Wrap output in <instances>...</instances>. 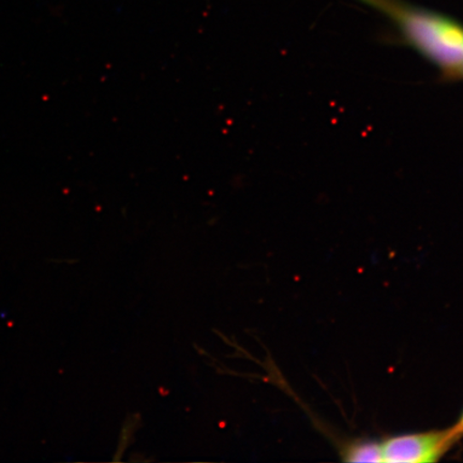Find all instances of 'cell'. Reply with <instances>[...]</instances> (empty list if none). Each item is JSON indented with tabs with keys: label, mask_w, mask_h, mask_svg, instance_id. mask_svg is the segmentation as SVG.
I'll list each match as a JSON object with an SVG mask.
<instances>
[{
	"label": "cell",
	"mask_w": 463,
	"mask_h": 463,
	"mask_svg": "<svg viewBox=\"0 0 463 463\" xmlns=\"http://www.w3.org/2000/svg\"><path fill=\"white\" fill-rule=\"evenodd\" d=\"M360 2L392 21L403 42L438 67L445 80H456L463 66V25L459 22L404 0Z\"/></svg>",
	"instance_id": "obj_1"
},
{
	"label": "cell",
	"mask_w": 463,
	"mask_h": 463,
	"mask_svg": "<svg viewBox=\"0 0 463 463\" xmlns=\"http://www.w3.org/2000/svg\"><path fill=\"white\" fill-rule=\"evenodd\" d=\"M459 442L450 427L396 434L380 441L381 460L387 463L438 462Z\"/></svg>",
	"instance_id": "obj_2"
},
{
	"label": "cell",
	"mask_w": 463,
	"mask_h": 463,
	"mask_svg": "<svg viewBox=\"0 0 463 463\" xmlns=\"http://www.w3.org/2000/svg\"><path fill=\"white\" fill-rule=\"evenodd\" d=\"M463 80V66L461 67L458 74H457V78H456V80Z\"/></svg>",
	"instance_id": "obj_5"
},
{
	"label": "cell",
	"mask_w": 463,
	"mask_h": 463,
	"mask_svg": "<svg viewBox=\"0 0 463 463\" xmlns=\"http://www.w3.org/2000/svg\"><path fill=\"white\" fill-rule=\"evenodd\" d=\"M343 460L346 462H382L380 442L373 439H356L345 445Z\"/></svg>",
	"instance_id": "obj_3"
},
{
	"label": "cell",
	"mask_w": 463,
	"mask_h": 463,
	"mask_svg": "<svg viewBox=\"0 0 463 463\" xmlns=\"http://www.w3.org/2000/svg\"><path fill=\"white\" fill-rule=\"evenodd\" d=\"M450 428L453 430L456 437L458 438L459 441H461L463 439V410L461 411L458 420H457L455 424Z\"/></svg>",
	"instance_id": "obj_4"
}]
</instances>
